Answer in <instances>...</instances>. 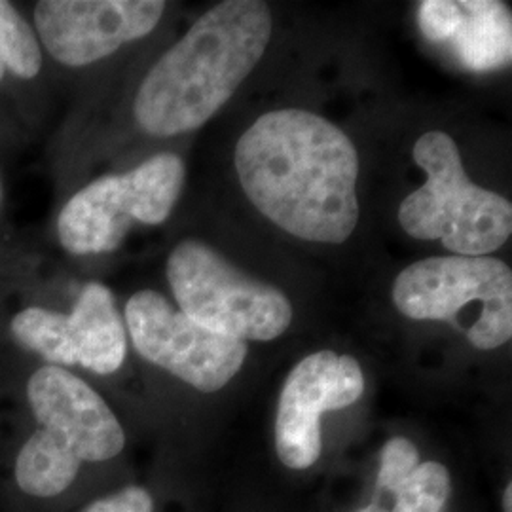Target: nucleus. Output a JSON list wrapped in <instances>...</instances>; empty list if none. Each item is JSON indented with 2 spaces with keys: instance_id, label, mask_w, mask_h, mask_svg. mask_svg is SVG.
Instances as JSON below:
<instances>
[{
  "instance_id": "obj_6",
  "label": "nucleus",
  "mask_w": 512,
  "mask_h": 512,
  "mask_svg": "<svg viewBox=\"0 0 512 512\" xmlns=\"http://www.w3.org/2000/svg\"><path fill=\"white\" fill-rule=\"evenodd\" d=\"M183 160L164 152L124 175H105L78 190L59 213V243L71 255L116 251L131 224L156 226L169 219L183 192Z\"/></svg>"
},
{
  "instance_id": "obj_17",
  "label": "nucleus",
  "mask_w": 512,
  "mask_h": 512,
  "mask_svg": "<svg viewBox=\"0 0 512 512\" xmlns=\"http://www.w3.org/2000/svg\"><path fill=\"white\" fill-rule=\"evenodd\" d=\"M4 74H6V69L0 65V82H2V78H4Z\"/></svg>"
},
{
  "instance_id": "obj_5",
  "label": "nucleus",
  "mask_w": 512,
  "mask_h": 512,
  "mask_svg": "<svg viewBox=\"0 0 512 512\" xmlns=\"http://www.w3.org/2000/svg\"><path fill=\"white\" fill-rule=\"evenodd\" d=\"M167 281L186 317L241 342L275 340L293 321L285 294L239 272L198 239H184L171 251Z\"/></svg>"
},
{
  "instance_id": "obj_15",
  "label": "nucleus",
  "mask_w": 512,
  "mask_h": 512,
  "mask_svg": "<svg viewBox=\"0 0 512 512\" xmlns=\"http://www.w3.org/2000/svg\"><path fill=\"white\" fill-rule=\"evenodd\" d=\"M82 512H154V501L145 488L128 486L118 494L93 501Z\"/></svg>"
},
{
  "instance_id": "obj_8",
  "label": "nucleus",
  "mask_w": 512,
  "mask_h": 512,
  "mask_svg": "<svg viewBox=\"0 0 512 512\" xmlns=\"http://www.w3.org/2000/svg\"><path fill=\"white\" fill-rule=\"evenodd\" d=\"M126 325L143 359L203 393L222 389L247 357L245 342L198 325L156 291L129 298Z\"/></svg>"
},
{
  "instance_id": "obj_11",
  "label": "nucleus",
  "mask_w": 512,
  "mask_h": 512,
  "mask_svg": "<svg viewBox=\"0 0 512 512\" xmlns=\"http://www.w3.org/2000/svg\"><path fill=\"white\" fill-rule=\"evenodd\" d=\"M165 6L162 0H40L35 33L57 63L86 67L147 37Z\"/></svg>"
},
{
  "instance_id": "obj_2",
  "label": "nucleus",
  "mask_w": 512,
  "mask_h": 512,
  "mask_svg": "<svg viewBox=\"0 0 512 512\" xmlns=\"http://www.w3.org/2000/svg\"><path fill=\"white\" fill-rule=\"evenodd\" d=\"M272 27L260 0H226L207 10L141 82L133 103L139 128L160 139L202 128L253 73Z\"/></svg>"
},
{
  "instance_id": "obj_3",
  "label": "nucleus",
  "mask_w": 512,
  "mask_h": 512,
  "mask_svg": "<svg viewBox=\"0 0 512 512\" xmlns=\"http://www.w3.org/2000/svg\"><path fill=\"white\" fill-rule=\"evenodd\" d=\"M27 399L38 429L16 459L14 475L25 494H63L82 463L109 461L124 450L126 433L109 404L73 372L38 368L29 378Z\"/></svg>"
},
{
  "instance_id": "obj_1",
  "label": "nucleus",
  "mask_w": 512,
  "mask_h": 512,
  "mask_svg": "<svg viewBox=\"0 0 512 512\" xmlns=\"http://www.w3.org/2000/svg\"><path fill=\"white\" fill-rule=\"evenodd\" d=\"M236 169L256 209L294 238L338 245L359 222L357 148L319 114H262L238 141Z\"/></svg>"
},
{
  "instance_id": "obj_12",
  "label": "nucleus",
  "mask_w": 512,
  "mask_h": 512,
  "mask_svg": "<svg viewBox=\"0 0 512 512\" xmlns=\"http://www.w3.org/2000/svg\"><path fill=\"white\" fill-rule=\"evenodd\" d=\"M421 33L473 73L495 71L512 59L511 10L495 0H425Z\"/></svg>"
},
{
  "instance_id": "obj_4",
  "label": "nucleus",
  "mask_w": 512,
  "mask_h": 512,
  "mask_svg": "<svg viewBox=\"0 0 512 512\" xmlns=\"http://www.w3.org/2000/svg\"><path fill=\"white\" fill-rule=\"evenodd\" d=\"M412 156L425 171V184L399 207L408 236L439 239L459 256H490L505 245L512 232L511 202L469 179L448 133H423Z\"/></svg>"
},
{
  "instance_id": "obj_9",
  "label": "nucleus",
  "mask_w": 512,
  "mask_h": 512,
  "mask_svg": "<svg viewBox=\"0 0 512 512\" xmlns=\"http://www.w3.org/2000/svg\"><path fill=\"white\" fill-rule=\"evenodd\" d=\"M10 329L23 348L50 365H80L107 376L126 361V327L114 294L103 283H88L69 315L44 308H25Z\"/></svg>"
},
{
  "instance_id": "obj_14",
  "label": "nucleus",
  "mask_w": 512,
  "mask_h": 512,
  "mask_svg": "<svg viewBox=\"0 0 512 512\" xmlns=\"http://www.w3.org/2000/svg\"><path fill=\"white\" fill-rule=\"evenodd\" d=\"M0 65L23 80L42 69V48L31 23L12 2L0 0Z\"/></svg>"
},
{
  "instance_id": "obj_13",
  "label": "nucleus",
  "mask_w": 512,
  "mask_h": 512,
  "mask_svg": "<svg viewBox=\"0 0 512 512\" xmlns=\"http://www.w3.org/2000/svg\"><path fill=\"white\" fill-rule=\"evenodd\" d=\"M448 495V469L437 461L421 463L418 448L395 437L384 446L372 505L357 512H440Z\"/></svg>"
},
{
  "instance_id": "obj_18",
  "label": "nucleus",
  "mask_w": 512,
  "mask_h": 512,
  "mask_svg": "<svg viewBox=\"0 0 512 512\" xmlns=\"http://www.w3.org/2000/svg\"><path fill=\"white\" fill-rule=\"evenodd\" d=\"M0 200H2V188H0Z\"/></svg>"
},
{
  "instance_id": "obj_16",
  "label": "nucleus",
  "mask_w": 512,
  "mask_h": 512,
  "mask_svg": "<svg viewBox=\"0 0 512 512\" xmlns=\"http://www.w3.org/2000/svg\"><path fill=\"white\" fill-rule=\"evenodd\" d=\"M512 486L511 484H509V486H507V492H505V499H503V503H505V505H507V512H512V507H511V499H512V490H511Z\"/></svg>"
},
{
  "instance_id": "obj_7",
  "label": "nucleus",
  "mask_w": 512,
  "mask_h": 512,
  "mask_svg": "<svg viewBox=\"0 0 512 512\" xmlns=\"http://www.w3.org/2000/svg\"><path fill=\"white\" fill-rule=\"evenodd\" d=\"M397 310L416 321H448L469 332L463 310L480 313V349L512 336V272L494 256H431L404 268L393 285Z\"/></svg>"
},
{
  "instance_id": "obj_10",
  "label": "nucleus",
  "mask_w": 512,
  "mask_h": 512,
  "mask_svg": "<svg viewBox=\"0 0 512 512\" xmlns=\"http://www.w3.org/2000/svg\"><path fill=\"white\" fill-rule=\"evenodd\" d=\"M363 391V370L349 355L317 351L294 366L275 416V450L283 465L310 469L321 456V416L357 403Z\"/></svg>"
}]
</instances>
